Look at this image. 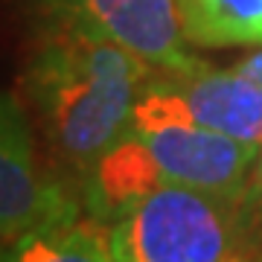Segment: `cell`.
Returning <instances> with one entry per match:
<instances>
[{
    "label": "cell",
    "mask_w": 262,
    "mask_h": 262,
    "mask_svg": "<svg viewBox=\"0 0 262 262\" xmlns=\"http://www.w3.org/2000/svg\"><path fill=\"white\" fill-rule=\"evenodd\" d=\"M175 94L184 99L189 120L242 143L262 146V91L239 70H163Z\"/></svg>",
    "instance_id": "8992f818"
},
{
    "label": "cell",
    "mask_w": 262,
    "mask_h": 262,
    "mask_svg": "<svg viewBox=\"0 0 262 262\" xmlns=\"http://www.w3.org/2000/svg\"><path fill=\"white\" fill-rule=\"evenodd\" d=\"M58 20L131 50L160 70L195 67L184 47L178 0H44Z\"/></svg>",
    "instance_id": "277c9868"
},
{
    "label": "cell",
    "mask_w": 262,
    "mask_h": 262,
    "mask_svg": "<svg viewBox=\"0 0 262 262\" xmlns=\"http://www.w3.org/2000/svg\"><path fill=\"white\" fill-rule=\"evenodd\" d=\"M163 184L166 181L158 172L149 149L134 131H128L91 172V210L96 219H120L134 201Z\"/></svg>",
    "instance_id": "52a82bcc"
},
{
    "label": "cell",
    "mask_w": 262,
    "mask_h": 262,
    "mask_svg": "<svg viewBox=\"0 0 262 262\" xmlns=\"http://www.w3.org/2000/svg\"><path fill=\"white\" fill-rule=\"evenodd\" d=\"M178 15L198 47L262 44V0H178Z\"/></svg>",
    "instance_id": "ba28073f"
},
{
    "label": "cell",
    "mask_w": 262,
    "mask_h": 262,
    "mask_svg": "<svg viewBox=\"0 0 262 262\" xmlns=\"http://www.w3.org/2000/svg\"><path fill=\"white\" fill-rule=\"evenodd\" d=\"M149 67L131 50L58 20L27 70L50 146L79 172H94L108 149L134 128V105Z\"/></svg>",
    "instance_id": "6da1fadb"
},
{
    "label": "cell",
    "mask_w": 262,
    "mask_h": 262,
    "mask_svg": "<svg viewBox=\"0 0 262 262\" xmlns=\"http://www.w3.org/2000/svg\"><path fill=\"white\" fill-rule=\"evenodd\" d=\"M3 262H114L111 239L94 222L64 219L6 248Z\"/></svg>",
    "instance_id": "9c48e42d"
},
{
    "label": "cell",
    "mask_w": 262,
    "mask_h": 262,
    "mask_svg": "<svg viewBox=\"0 0 262 262\" xmlns=\"http://www.w3.org/2000/svg\"><path fill=\"white\" fill-rule=\"evenodd\" d=\"M134 131V128H131ZM149 149L166 184L204 189L213 195L242 201L262 146L242 143L198 125H166L155 131H134Z\"/></svg>",
    "instance_id": "3957f363"
},
{
    "label": "cell",
    "mask_w": 262,
    "mask_h": 262,
    "mask_svg": "<svg viewBox=\"0 0 262 262\" xmlns=\"http://www.w3.org/2000/svg\"><path fill=\"white\" fill-rule=\"evenodd\" d=\"M114 262H245L242 201L163 184L114 219Z\"/></svg>",
    "instance_id": "7a4b0ae2"
},
{
    "label": "cell",
    "mask_w": 262,
    "mask_h": 262,
    "mask_svg": "<svg viewBox=\"0 0 262 262\" xmlns=\"http://www.w3.org/2000/svg\"><path fill=\"white\" fill-rule=\"evenodd\" d=\"M242 222L245 233H262V151L256 166H253L248 192L242 195Z\"/></svg>",
    "instance_id": "30bf717a"
},
{
    "label": "cell",
    "mask_w": 262,
    "mask_h": 262,
    "mask_svg": "<svg viewBox=\"0 0 262 262\" xmlns=\"http://www.w3.org/2000/svg\"><path fill=\"white\" fill-rule=\"evenodd\" d=\"M236 70H239V73H245L262 91V50H256V53H251L248 58H242V61L236 64Z\"/></svg>",
    "instance_id": "8fae6325"
},
{
    "label": "cell",
    "mask_w": 262,
    "mask_h": 262,
    "mask_svg": "<svg viewBox=\"0 0 262 262\" xmlns=\"http://www.w3.org/2000/svg\"><path fill=\"white\" fill-rule=\"evenodd\" d=\"M76 219V207L64 192L38 175L32 134L18 96L3 99L0 117V233L3 248L32 230Z\"/></svg>",
    "instance_id": "5b68a950"
}]
</instances>
